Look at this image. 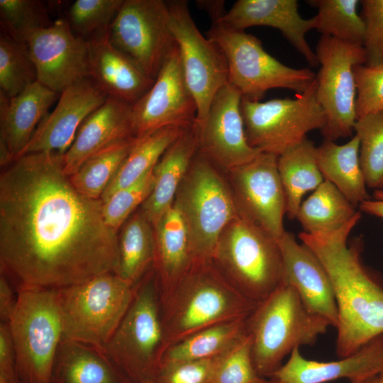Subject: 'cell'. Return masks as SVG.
<instances>
[{
	"label": "cell",
	"mask_w": 383,
	"mask_h": 383,
	"mask_svg": "<svg viewBox=\"0 0 383 383\" xmlns=\"http://www.w3.org/2000/svg\"><path fill=\"white\" fill-rule=\"evenodd\" d=\"M118 265V234L101 200L72 186L63 155L26 154L1 173L0 270L17 290L72 286Z\"/></svg>",
	"instance_id": "obj_1"
},
{
	"label": "cell",
	"mask_w": 383,
	"mask_h": 383,
	"mask_svg": "<svg viewBox=\"0 0 383 383\" xmlns=\"http://www.w3.org/2000/svg\"><path fill=\"white\" fill-rule=\"evenodd\" d=\"M361 213L328 234H299L323 265L332 284L338 309L336 354L348 356L383 334V287L364 266L362 241L348 238Z\"/></svg>",
	"instance_id": "obj_2"
},
{
	"label": "cell",
	"mask_w": 383,
	"mask_h": 383,
	"mask_svg": "<svg viewBox=\"0 0 383 383\" xmlns=\"http://www.w3.org/2000/svg\"><path fill=\"white\" fill-rule=\"evenodd\" d=\"M160 295L164 352L206 327L248 317L257 304L240 294L211 260L194 261L174 285Z\"/></svg>",
	"instance_id": "obj_3"
},
{
	"label": "cell",
	"mask_w": 383,
	"mask_h": 383,
	"mask_svg": "<svg viewBox=\"0 0 383 383\" xmlns=\"http://www.w3.org/2000/svg\"><path fill=\"white\" fill-rule=\"evenodd\" d=\"M331 323L309 311L296 291L281 284L259 302L246 321L254 367L261 377H272L296 348L313 345Z\"/></svg>",
	"instance_id": "obj_4"
},
{
	"label": "cell",
	"mask_w": 383,
	"mask_h": 383,
	"mask_svg": "<svg viewBox=\"0 0 383 383\" xmlns=\"http://www.w3.org/2000/svg\"><path fill=\"white\" fill-rule=\"evenodd\" d=\"M165 349L160 290L152 268L135 286L132 302L103 351L132 383L155 379Z\"/></svg>",
	"instance_id": "obj_5"
},
{
	"label": "cell",
	"mask_w": 383,
	"mask_h": 383,
	"mask_svg": "<svg viewBox=\"0 0 383 383\" xmlns=\"http://www.w3.org/2000/svg\"><path fill=\"white\" fill-rule=\"evenodd\" d=\"M211 261L240 294L257 304L283 283L278 242L239 216L222 231Z\"/></svg>",
	"instance_id": "obj_6"
},
{
	"label": "cell",
	"mask_w": 383,
	"mask_h": 383,
	"mask_svg": "<svg viewBox=\"0 0 383 383\" xmlns=\"http://www.w3.org/2000/svg\"><path fill=\"white\" fill-rule=\"evenodd\" d=\"M62 338L103 351L127 310L135 288L115 273L55 289Z\"/></svg>",
	"instance_id": "obj_7"
},
{
	"label": "cell",
	"mask_w": 383,
	"mask_h": 383,
	"mask_svg": "<svg viewBox=\"0 0 383 383\" xmlns=\"http://www.w3.org/2000/svg\"><path fill=\"white\" fill-rule=\"evenodd\" d=\"M8 323L19 383H50L62 327L55 289H18Z\"/></svg>",
	"instance_id": "obj_8"
},
{
	"label": "cell",
	"mask_w": 383,
	"mask_h": 383,
	"mask_svg": "<svg viewBox=\"0 0 383 383\" xmlns=\"http://www.w3.org/2000/svg\"><path fill=\"white\" fill-rule=\"evenodd\" d=\"M174 205L187 227L194 261L211 260L222 231L238 217L225 174L196 153Z\"/></svg>",
	"instance_id": "obj_9"
},
{
	"label": "cell",
	"mask_w": 383,
	"mask_h": 383,
	"mask_svg": "<svg viewBox=\"0 0 383 383\" xmlns=\"http://www.w3.org/2000/svg\"><path fill=\"white\" fill-rule=\"evenodd\" d=\"M221 18H211L206 37L223 52L228 84L243 98L260 101L272 89H287L300 94L316 80V74L309 68L296 69L282 63L265 50L260 39L228 26Z\"/></svg>",
	"instance_id": "obj_10"
},
{
	"label": "cell",
	"mask_w": 383,
	"mask_h": 383,
	"mask_svg": "<svg viewBox=\"0 0 383 383\" xmlns=\"http://www.w3.org/2000/svg\"><path fill=\"white\" fill-rule=\"evenodd\" d=\"M240 109L249 144L278 156L304 141L310 131H321L326 122L316 80L294 98L261 101L242 97Z\"/></svg>",
	"instance_id": "obj_11"
},
{
	"label": "cell",
	"mask_w": 383,
	"mask_h": 383,
	"mask_svg": "<svg viewBox=\"0 0 383 383\" xmlns=\"http://www.w3.org/2000/svg\"><path fill=\"white\" fill-rule=\"evenodd\" d=\"M315 53L320 69L316 74V97L326 118L321 131L325 140L350 137L357 120L354 67L365 65L362 45L321 35Z\"/></svg>",
	"instance_id": "obj_12"
},
{
	"label": "cell",
	"mask_w": 383,
	"mask_h": 383,
	"mask_svg": "<svg viewBox=\"0 0 383 383\" xmlns=\"http://www.w3.org/2000/svg\"><path fill=\"white\" fill-rule=\"evenodd\" d=\"M167 5L184 77L197 106L196 121L201 122L217 92L228 84L226 60L219 46L200 33L187 1H168Z\"/></svg>",
	"instance_id": "obj_13"
},
{
	"label": "cell",
	"mask_w": 383,
	"mask_h": 383,
	"mask_svg": "<svg viewBox=\"0 0 383 383\" xmlns=\"http://www.w3.org/2000/svg\"><path fill=\"white\" fill-rule=\"evenodd\" d=\"M112 44L155 79L176 45L167 1L124 0L110 28Z\"/></svg>",
	"instance_id": "obj_14"
},
{
	"label": "cell",
	"mask_w": 383,
	"mask_h": 383,
	"mask_svg": "<svg viewBox=\"0 0 383 383\" xmlns=\"http://www.w3.org/2000/svg\"><path fill=\"white\" fill-rule=\"evenodd\" d=\"M278 155L260 152L225 173L238 216L278 241L286 232V198L278 171Z\"/></svg>",
	"instance_id": "obj_15"
},
{
	"label": "cell",
	"mask_w": 383,
	"mask_h": 383,
	"mask_svg": "<svg viewBox=\"0 0 383 383\" xmlns=\"http://www.w3.org/2000/svg\"><path fill=\"white\" fill-rule=\"evenodd\" d=\"M197 106L186 83L177 45L166 58L148 91L132 105L133 137L140 140L163 128H187Z\"/></svg>",
	"instance_id": "obj_16"
},
{
	"label": "cell",
	"mask_w": 383,
	"mask_h": 383,
	"mask_svg": "<svg viewBox=\"0 0 383 383\" xmlns=\"http://www.w3.org/2000/svg\"><path fill=\"white\" fill-rule=\"evenodd\" d=\"M242 95L230 84L216 94L204 119L196 122L197 153L224 174L260 152L248 143L241 113Z\"/></svg>",
	"instance_id": "obj_17"
},
{
	"label": "cell",
	"mask_w": 383,
	"mask_h": 383,
	"mask_svg": "<svg viewBox=\"0 0 383 383\" xmlns=\"http://www.w3.org/2000/svg\"><path fill=\"white\" fill-rule=\"evenodd\" d=\"M37 81L56 93L90 77L88 40L75 35L67 19H58L27 38Z\"/></svg>",
	"instance_id": "obj_18"
},
{
	"label": "cell",
	"mask_w": 383,
	"mask_h": 383,
	"mask_svg": "<svg viewBox=\"0 0 383 383\" xmlns=\"http://www.w3.org/2000/svg\"><path fill=\"white\" fill-rule=\"evenodd\" d=\"M107 98L91 77L67 87L60 93L54 110L38 124L18 158L40 152H57L64 155L84 121Z\"/></svg>",
	"instance_id": "obj_19"
},
{
	"label": "cell",
	"mask_w": 383,
	"mask_h": 383,
	"mask_svg": "<svg viewBox=\"0 0 383 383\" xmlns=\"http://www.w3.org/2000/svg\"><path fill=\"white\" fill-rule=\"evenodd\" d=\"M382 372L383 334L354 353L334 361L306 359L296 348L272 377L282 383H326L340 379L353 383L376 377Z\"/></svg>",
	"instance_id": "obj_20"
},
{
	"label": "cell",
	"mask_w": 383,
	"mask_h": 383,
	"mask_svg": "<svg viewBox=\"0 0 383 383\" xmlns=\"http://www.w3.org/2000/svg\"><path fill=\"white\" fill-rule=\"evenodd\" d=\"M283 260V283L293 287L306 309L336 326L338 309L330 278L316 255L286 231L277 241Z\"/></svg>",
	"instance_id": "obj_21"
},
{
	"label": "cell",
	"mask_w": 383,
	"mask_h": 383,
	"mask_svg": "<svg viewBox=\"0 0 383 383\" xmlns=\"http://www.w3.org/2000/svg\"><path fill=\"white\" fill-rule=\"evenodd\" d=\"M296 0H238L221 17V21L236 30L252 26L278 29L311 67L318 65L316 55L306 35L316 29L315 16L305 19L298 11Z\"/></svg>",
	"instance_id": "obj_22"
},
{
	"label": "cell",
	"mask_w": 383,
	"mask_h": 383,
	"mask_svg": "<svg viewBox=\"0 0 383 383\" xmlns=\"http://www.w3.org/2000/svg\"><path fill=\"white\" fill-rule=\"evenodd\" d=\"M57 97L38 81L11 98L0 91L1 166L19 157Z\"/></svg>",
	"instance_id": "obj_23"
},
{
	"label": "cell",
	"mask_w": 383,
	"mask_h": 383,
	"mask_svg": "<svg viewBox=\"0 0 383 383\" xmlns=\"http://www.w3.org/2000/svg\"><path fill=\"white\" fill-rule=\"evenodd\" d=\"M90 77L109 97L131 105L151 87L155 79L111 43L109 30L88 40Z\"/></svg>",
	"instance_id": "obj_24"
},
{
	"label": "cell",
	"mask_w": 383,
	"mask_h": 383,
	"mask_svg": "<svg viewBox=\"0 0 383 383\" xmlns=\"http://www.w3.org/2000/svg\"><path fill=\"white\" fill-rule=\"evenodd\" d=\"M133 137L132 105L109 96L79 128L63 155V171L70 177L89 157L108 145Z\"/></svg>",
	"instance_id": "obj_25"
},
{
	"label": "cell",
	"mask_w": 383,
	"mask_h": 383,
	"mask_svg": "<svg viewBox=\"0 0 383 383\" xmlns=\"http://www.w3.org/2000/svg\"><path fill=\"white\" fill-rule=\"evenodd\" d=\"M197 151L198 131L194 122L166 150L154 167L152 191L140 206L153 226L172 207L178 188Z\"/></svg>",
	"instance_id": "obj_26"
},
{
	"label": "cell",
	"mask_w": 383,
	"mask_h": 383,
	"mask_svg": "<svg viewBox=\"0 0 383 383\" xmlns=\"http://www.w3.org/2000/svg\"><path fill=\"white\" fill-rule=\"evenodd\" d=\"M155 272L160 294L167 292L194 262L187 227L173 204L154 226Z\"/></svg>",
	"instance_id": "obj_27"
},
{
	"label": "cell",
	"mask_w": 383,
	"mask_h": 383,
	"mask_svg": "<svg viewBox=\"0 0 383 383\" xmlns=\"http://www.w3.org/2000/svg\"><path fill=\"white\" fill-rule=\"evenodd\" d=\"M50 383H132L104 351L62 338L54 361Z\"/></svg>",
	"instance_id": "obj_28"
},
{
	"label": "cell",
	"mask_w": 383,
	"mask_h": 383,
	"mask_svg": "<svg viewBox=\"0 0 383 383\" xmlns=\"http://www.w3.org/2000/svg\"><path fill=\"white\" fill-rule=\"evenodd\" d=\"M359 151L360 140L356 135L343 145L324 140L316 147L317 164L324 180L333 184L355 207L371 199Z\"/></svg>",
	"instance_id": "obj_29"
},
{
	"label": "cell",
	"mask_w": 383,
	"mask_h": 383,
	"mask_svg": "<svg viewBox=\"0 0 383 383\" xmlns=\"http://www.w3.org/2000/svg\"><path fill=\"white\" fill-rule=\"evenodd\" d=\"M277 165L286 198V214L295 219L304 194L324 181L317 164L316 147L306 138L280 155Z\"/></svg>",
	"instance_id": "obj_30"
},
{
	"label": "cell",
	"mask_w": 383,
	"mask_h": 383,
	"mask_svg": "<svg viewBox=\"0 0 383 383\" xmlns=\"http://www.w3.org/2000/svg\"><path fill=\"white\" fill-rule=\"evenodd\" d=\"M121 229L118 234V265L116 274L135 288L152 268L154 226L139 209Z\"/></svg>",
	"instance_id": "obj_31"
},
{
	"label": "cell",
	"mask_w": 383,
	"mask_h": 383,
	"mask_svg": "<svg viewBox=\"0 0 383 383\" xmlns=\"http://www.w3.org/2000/svg\"><path fill=\"white\" fill-rule=\"evenodd\" d=\"M361 213L331 183L323 181L301 203L296 219L311 235L340 230Z\"/></svg>",
	"instance_id": "obj_32"
},
{
	"label": "cell",
	"mask_w": 383,
	"mask_h": 383,
	"mask_svg": "<svg viewBox=\"0 0 383 383\" xmlns=\"http://www.w3.org/2000/svg\"><path fill=\"white\" fill-rule=\"evenodd\" d=\"M247 318L221 322L201 329L164 352L160 366L163 364L211 358L235 345L246 333Z\"/></svg>",
	"instance_id": "obj_33"
},
{
	"label": "cell",
	"mask_w": 383,
	"mask_h": 383,
	"mask_svg": "<svg viewBox=\"0 0 383 383\" xmlns=\"http://www.w3.org/2000/svg\"><path fill=\"white\" fill-rule=\"evenodd\" d=\"M186 128L169 126L137 140L100 200L106 199L118 189L133 184L151 172L166 150Z\"/></svg>",
	"instance_id": "obj_34"
},
{
	"label": "cell",
	"mask_w": 383,
	"mask_h": 383,
	"mask_svg": "<svg viewBox=\"0 0 383 383\" xmlns=\"http://www.w3.org/2000/svg\"><path fill=\"white\" fill-rule=\"evenodd\" d=\"M136 142L134 138L121 140L96 152L69 177L71 184L83 196L100 199Z\"/></svg>",
	"instance_id": "obj_35"
},
{
	"label": "cell",
	"mask_w": 383,
	"mask_h": 383,
	"mask_svg": "<svg viewBox=\"0 0 383 383\" xmlns=\"http://www.w3.org/2000/svg\"><path fill=\"white\" fill-rule=\"evenodd\" d=\"M318 10L316 30L321 35L363 46L365 23L357 13L358 0H311Z\"/></svg>",
	"instance_id": "obj_36"
},
{
	"label": "cell",
	"mask_w": 383,
	"mask_h": 383,
	"mask_svg": "<svg viewBox=\"0 0 383 383\" xmlns=\"http://www.w3.org/2000/svg\"><path fill=\"white\" fill-rule=\"evenodd\" d=\"M36 81V70L26 43L1 30L0 91L11 98Z\"/></svg>",
	"instance_id": "obj_37"
},
{
	"label": "cell",
	"mask_w": 383,
	"mask_h": 383,
	"mask_svg": "<svg viewBox=\"0 0 383 383\" xmlns=\"http://www.w3.org/2000/svg\"><path fill=\"white\" fill-rule=\"evenodd\" d=\"M354 131L360 140V162L367 187L383 189V111L358 118Z\"/></svg>",
	"instance_id": "obj_38"
},
{
	"label": "cell",
	"mask_w": 383,
	"mask_h": 383,
	"mask_svg": "<svg viewBox=\"0 0 383 383\" xmlns=\"http://www.w3.org/2000/svg\"><path fill=\"white\" fill-rule=\"evenodd\" d=\"M0 17L1 30L23 43L51 24L46 9L36 0H0Z\"/></svg>",
	"instance_id": "obj_39"
},
{
	"label": "cell",
	"mask_w": 383,
	"mask_h": 383,
	"mask_svg": "<svg viewBox=\"0 0 383 383\" xmlns=\"http://www.w3.org/2000/svg\"><path fill=\"white\" fill-rule=\"evenodd\" d=\"M124 0H77L70 7L67 19L73 33L86 40L109 30Z\"/></svg>",
	"instance_id": "obj_40"
},
{
	"label": "cell",
	"mask_w": 383,
	"mask_h": 383,
	"mask_svg": "<svg viewBox=\"0 0 383 383\" xmlns=\"http://www.w3.org/2000/svg\"><path fill=\"white\" fill-rule=\"evenodd\" d=\"M153 170L133 184L117 190L101 201L106 224L118 233L131 214L146 200L154 187Z\"/></svg>",
	"instance_id": "obj_41"
},
{
	"label": "cell",
	"mask_w": 383,
	"mask_h": 383,
	"mask_svg": "<svg viewBox=\"0 0 383 383\" xmlns=\"http://www.w3.org/2000/svg\"><path fill=\"white\" fill-rule=\"evenodd\" d=\"M261 377L252 357V340L247 333L222 354L209 383H255Z\"/></svg>",
	"instance_id": "obj_42"
},
{
	"label": "cell",
	"mask_w": 383,
	"mask_h": 383,
	"mask_svg": "<svg viewBox=\"0 0 383 383\" xmlns=\"http://www.w3.org/2000/svg\"><path fill=\"white\" fill-rule=\"evenodd\" d=\"M357 119L383 111V65L354 67Z\"/></svg>",
	"instance_id": "obj_43"
},
{
	"label": "cell",
	"mask_w": 383,
	"mask_h": 383,
	"mask_svg": "<svg viewBox=\"0 0 383 383\" xmlns=\"http://www.w3.org/2000/svg\"><path fill=\"white\" fill-rule=\"evenodd\" d=\"M222 354L211 358L161 365L155 380L159 383H209Z\"/></svg>",
	"instance_id": "obj_44"
},
{
	"label": "cell",
	"mask_w": 383,
	"mask_h": 383,
	"mask_svg": "<svg viewBox=\"0 0 383 383\" xmlns=\"http://www.w3.org/2000/svg\"><path fill=\"white\" fill-rule=\"evenodd\" d=\"M361 16L365 23L363 47L365 65H383V0H363Z\"/></svg>",
	"instance_id": "obj_45"
},
{
	"label": "cell",
	"mask_w": 383,
	"mask_h": 383,
	"mask_svg": "<svg viewBox=\"0 0 383 383\" xmlns=\"http://www.w3.org/2000/svg\"><path fill=\"white\" fill-rule=\"evenodd\" d=\"M0 382L19 383L15 349L7 323H0Z\"/></svg>",
	"instance_id": "obj_46"
},
{
	"label": "cell",
	"mask_w": 383,
	"mask_h": 383,
	"mask_svg": "<svg viewBox=\"0 0 383 383\" xmlns=\"http://www.w3.org/2000/svg\"><path fill=\"white\" fill-rule=\"evenodd\" d=\"M17 295L15 296L9 279L1 274L0 276V319L6 323L15 309Z\"/></svg>",
	"instance_id": "obj_47"
},
{
	"label": "cell",
	"mask_w": 383,
	"mask_h": 383,
	"mask_svg": "<svg viewBox=\"0 0 383 383\" xmlns=\"http://www.w3.org/2000/svg\"><path fill=\"white\" fill-rule=\"evenodd\" d=\"M361 211L383 219V189H375L373 199H370L359 205Z\"/></svg>",
	"instance_id": "obj_48"
},
{
	"label": "cell",
	"mask_w": 383,
	"mask_h": 383,
	"mask_svg": "<svg viewBox=\"0 0 383 383\" xmlns=\"http://www.w3.org/2000/svg\"><path fill=\"white\" fill-rule=\"evenodd\" d=\"M197 4L208 13L211 18L222 17L226 13L223 1H200Z\"/></svg>",
	"instance_id": "obj_49"
},
{
	"label": "cell",
	"mask_w": 383,
	"mask_h": 383,
	"mask_svg": "<svg viewBox=\"0 0 383 383\" xmlns=\"http://www.w3.org/2000/svg\"><path fill=\"white\" fill-rule=\"evenodd\" d=\"M255 383H282L279 380H277L275 378L270 377V379H267L265 377H260L256 382Z\"/></svg>",
	"instance_id": "obj_50"
},
{
	"label": "cell",
	"mask_w": 383,
	"mask_h": 383,
	"mask_svg": "<svg viewBox=\"0 0 383 383\" xmlns=\"http://www.w3.org/2000/svg\"><path fill=\"white\" fill-rule=\"evenodd\" d=\"M353 383H379V376L369 379L365 381L359 382H353Z\"/></svg>",
	"instance_id": "obj_51"
},
{
	"label": "cell",
	"mask_w": 383,
	"mask_h": 383,
	"mask_svg": "<svg viewBox=\"0 0 383 383\" xmlns=\"http://www.w3.org/2000/svg\"><path fill=\"white\" fill-rule=\"evenodd\" d=\"M140 383H159V382H157L155 379H152V380H147V381L142 382H140Z\"/></svg>",
	"instance_id": "obj_52"
},
{
	"label": "cell",
	"mask_w": 383,
	"mask_h": 383,
	"mask_svg": "<svg viewBox=\"0 0 383 383\" xmlns=\"http://www.w3.org/2000/svg\"><path fill=\"white\" fill-rule=\"evenodd\" d=\"M379 383H383V372L379 375Z\"/></svg>",
	"instance_id": "obj_53"
},
{
	"label": "cell",
	"mask_w": 383,
	"mask_h": 383,
	"mask_svg": "<svg viewBox=\"0 0 383 383\" xmlns=\"http://www.w3.org/2000/svg\"><path fill=\"white\" fill-rule=\"evenodd\" d=\"M0 383H2V382H0Z\"/></svg>",
	"instance_id": "obj_54"
}]
</instances>
